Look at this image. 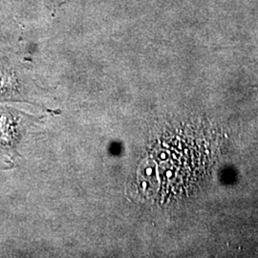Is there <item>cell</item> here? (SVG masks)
<instances>
[{"label": "cell", "mask_w": 258, "mask_h": 258, "mask_svg": "<svg viewBox=\"0 0 258 258\" xmlns=\"http://www.w3.org/2000/svg\"><path fill=\"white\" fill-rule=\"evenodd\" d=\"M14 111L0 110V147L13 148L19 135V118Z\"/></svg>", "instance_id": "obj_1"}, {"label": "cell", "mask_w": 258, "mask_h": 258, "mask_svg": "<svg viewBox=\"0 0 258 258\" xmlns=\"http://www.w3.org/2000/svg\"><path fill=\"white\" fill-rule=\"evenodd\" d=\"M9 84L8 78H6L5 75L0 73V91H3L4 88L6 87V85H9Z\"/></svg>", "instance_id": "obj_2"}]
</instances>
